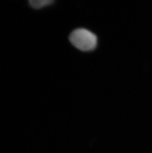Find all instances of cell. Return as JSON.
I'll return each mask as SVG.
<instances>
[{"label":"cell","mask_w":152,"mask_h":153,"mask_svg":"<svg viewBox=\"0 0 152 153\" xmlns=\"http://www.w3.org/2000/svg\"><path fill=\"white\" fill-rule=\"evenodd\" d=\"M53 3L52 0H30L29 4L34 9H40L42 7L49 6Z\"/></svg>","instance_id":"2"},{"label":"cell","mask_w":152,"mask_h":153,"mask_svg":"<svg viewBox=\"0 0 152 153\" xmlns=\"http://www.w3.org/2000/svg\"><path fill=\"white\" fill-rule=\"evenodd\" d=\"M69 40L74 46L80 51H91L96 48L97 36L85 28H78L70 35Z\"/></svg>","instance_id":"1"}]
</instances>
